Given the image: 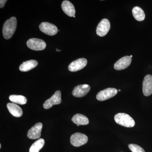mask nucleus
Wrapping results in <instances>:
<instances>
[{
  "instance_id": "obj_11",
  "label": "nucleus",
  "mask_w": 152,
  "mask_h": 152,
  "mask_svg": "<svg viewBox=\"0 0 152 152\" xmlns=\"http://www.w3.org/2000/svg\"><path fill=\"white\" fill-rule=\"evenodd\" d=\"M91 87L88 85H79L74 88L72 94L76 97H82L87 95Z\"/></svg>"
},
{
  "instance_id": "obj_3",
  "label": "nucleus",
  "mask_w": 152,
  "mask_h": 152,
  "mask_svg": "<svg viewBox=\"0 0 152 152\" xmlns=\"http://www.w3.org/2000/svg\"><path fill=\"white\" fill-rule=\"evenodd\" d=\"M88 137L84 134L76 133L73 134L70 138V143L74 146L78 147L87 143Z\"/></svg>"
},
{
  "instance_id": "obj_12",
  "label": "nucleus",
  "mask_w": 152,
  "mask_h": 152,
  "mask_svg": "<svg viewBox=\"0 0 152 152\" xmlns=\"http://www.w3.org/2000/svg\"><path fill=\"white\" fill-rule=\"evenodd\" d=\"M132 58L129 56L121 58L115 63L114 68L116 70H121L128 67L132 62Z\"/></svg>"
},
{
  "instance_id": "obj_13",
  "label": "nucleus",
  "mask_w": 152,
  "mask_h": 152,
  "mask_svg": "<svg viewBox=\"0 0 152 152\" xmlns=\"http://www.w3.org/2000/svg\"><path fill=\"white\" fill-rule=\"evenodd\" d=\"M142 91L144 96H148L152 94V76L147 75L144 79Z\"/></svg>"
},
{
  "instance_id": "obj_20",
  "label": "nucleus",
  "mask_w": 152,
  "mask_h": 152,
  "mask_svg": "<svg viewBox=\"0 0 152 152\" xmlns=\"http://www.w3.org/2000/svg\"><path fill=\"white\" fill-rule=\"evenodd\" d=\"M45 145L44 139H39L32 144L30 148L29 152H39Z\"/></svg>"
},
{
  "instance_id": "obj_27",
  "label": "nucleus",
  "mask_w": 152,
  "mask_h": 152,
  "mask_svg": "<svg viewBox=\"0 0 152 152\" xmlns=\"http://www.w3.org/2000/svg\"><path fill=\"white\" fill-rule=\"evenodd\" d=\"M73 17H74V18H75V16H74Z\"/></svg>"
},
{
  "instance_id": "obj_22",
  "label": "nucleus",
  "mask_w": 152,
  "mask_h": 152,
  "mask_svg": "<svg viewBox=\"0 0 152 152\" xmlns=\"http://www.w3.org/2000/svg\"><path fill=\"white\" fill-rule=\"evenodd\" d=\"M7 1V0H6V1L5 0H1V1H0V7H1V8H2L4 7Z\"/></svg>"
},
{
  "instance_id": "obj_5",
  "label": "nucleus",
  "mask_w": 152,
  "mask_h": 152,
  "mask_svg": "<svg viewBox=\"0 0 152 152\" xmlns=\"http://www.w3.org/2000/svg\"><path fill=\"white\" fill-rule=\"evenodd\" d=\"M118 92L116 89L107 88L100 91L96 95V99L99 101H105L115 96Z\"/></svg>"
},
{
  "instance_id": "obj_23",
  "label": "nucleus",
  "mask_w": 152,
  "mask_h": 152,
  "mask_svg": "<svg viewBox=\"0 0 152 152\" xmlns=\"http://www.w3.org/2000/svg\"><path fill=\"white\" fill-rule=\"evenodd\" d=\"M56 50L57 51H58V52L61 51V50H58V49H56Z\"/></svg>"
},
{
  "instance_id": "obj_14",
  "label": "nucleus",
  "mask_w": 152,
  "mask_h": 152,
  "mask_svg": "<svg viewBox=\"0 0 152 152\" xmlns=\"http://www.w3.org/2000/svg\"><path fill=\"white\" fill-rule=\"evenodd\" d=\"M62 9L64 12L69 17H74L75 14V7L69 1H64L61 5Z\"/></svg>"
},
{
  "instance_id": "obj_2",
  "label": "nucleus",
  "mask_w": 152,
  "mask_h": 152,
  "mask_svg": "<svg viewBox=\"0 0 152 152\" xmlns=\"http://www.w3.org/2000/svg\"><path fill=\"white\" fill-rule=\"evenodd\" d=\"M114 119L117 124L126 127H133L135 124L132 118L129 115L124 113H119L116 114Z\"/></svg>"
},
{
  "instance_id": "obj_24",
  "label": "nucleus",
  "mask_w": 152,
  "mask_h": 152,
  "mask_svg": "<svg viewBox=\"0 0 152 152\" xmlns=\"http://www.w3.org/2000/svg\"><path fill=\"white\" fill-rule=\"evenodd\" d=\"M1 148V145L0 144V148Z\"/></svg>"
},
{
  "instance_id": "obj_19",
  "label": "nucleus",
  "mask_w": 152,
  "mask_h": 152,
  "mask_svg": "<svg viewBox=\"0 0 152 152\" xmlns=\"http://www.w3.org/2000/svg\"><path fill=\"white\" fill-rule=\"evenodd\" d=\"M9 99L13 103L19 104H25L27 102V98L21 95H11L9 97Z\"/></svg>"
},
{
  "instance_id": "obj_4",
  "label": "nucleus",
  "mask_w": 152,
  "mask_h": 152,
  "mask_svg": "<svg viewBox=\"0 0 152 152\" xmlns=\"http://www.w3.org/2000/svg\"><path fill=\"white\" fill-rule=\"evenodd\" d=\"M29 48L36 51L42 50L45 49L46 44L45 41L37 38H31L27 42Z\"/></svg>"
},
{
  "instance_id": "obj_25",
  "label": "nucleus",
  "mask_w": 152,
  "mask_h": 152,
  "mask_svg": "<svg viewBox=\"0 0 152 152\" xmlns=\"http://www.w3.org/2000/svg\"><path fill=\"white\" fill-rule=\"evenodd\" d=\"M121 91V90L119 89V90H118V91Z\"/></svg>"
},
{
  "instance_id": "obj_17",
  "label": "nucleus",
  "mask_w": 152,
  "mask_h": 152,
  "mask_svg": "<svg viewBox=\"0 0 152 152\" xmlns=\"http://www.w3.org/2000/svg\"><path fill=\"white\" fill-rule=\"evenodd\" d=\"M72 121L77 126L88 125L89 123L88 118L84 115L81 114L75 115L72 118Z\"/></svg>"
},
{
  "instance_id": "obj_18",
  "label": "nucleus",
  "mask_w": 152,
  "mask_h": 152,
  "mask_svg": "<svg viewBox=\"0 0 152 152\" xmlns=\"http://www.w3.org/2000/svg\"><path fill=\"white\" fill-rule=\"evenodd\" d=\"M132 14L134 18L138 21H142L145 19L144 11L139 7H135L132 9Z\"/></svg>"
},
{
  "instance_id": "obj_10",
  "label": "nucleus",
  "mask_w": 152,
  "mask_h": 152,
  "mask_svg": "<svg viewBox=\"0 0 152 152\" xmlns=\"http://www.w3.org/2000/svg\"><path fill=\"white\" fill-rule=\"evenodd\" d=\"M43 125L41 123H38L31 128L28 132V138L32 140L39 139L40 137Z\"/></svg>"
},
{
  "instance_id": "obj_8",
  "label": "nucleus",
  "mask_w": 152,
  "mask_h": 152,
  "mask_svg": "<svg viewBox=\"0 0 152 152\" xmlns=\"http://www.w3.org/2000/svg\"><path fill=\"white\" fill-rule=\"evenodd\" d=\"M110 28V24L109 20L103 19L99 23L96 28V34L99 37H104L107 34Z\"/></svg>"
},
{
  "instance_id": "obj_21",
  "label": "nucleus",
  "mask_w": 152,
  "mask_h": 152,
  "mask_svg": "<svg viewBox=\"0 0 152 152\" xmlns=\"http://www.w3.org/2000/svg\"><path fill=\"white\" fill-rule=\"evenodd\" d=\"M128 147L132 152H145L142 148L136 144H129Z\"/></svg>"
},
{
  "instance_id": "obj_16",
  "label": "nucleus",
  "mask_w": 152,
  "mask_h": 152,
  "mask_svg": "<svg viewBox=\"0 0 152 152\" xmlns=\"http://www.w3.org/2000/svg\"><path fill=\"white\" fill-rule=\"evenodd\" d=\"M7 107L10 113L14 116L20 117L23 115V112L22 109L16 104L9 103L7 104Z\"/></svg>"
},
{
  "instance_id": "obj_15",
  "label": "nucleus",
  "mask_w": 152,
  "mask_h": 152,
  "mask_svg": "<svg viewBox=\"0 0 152 152\" xmlns=\"http://www.w3.org/2000/svg\"><path fill=\"white\" fill-rule=\"evenodd\" d=\"M38 62L36 60H31L24 62L20 66L19 69L21 72H26L32 69L37 66Z\"/></svg>"
},
{
  "instance_id": "obj_26",
  "label": "nucleus",
  "mask_w": 152,
  "mask_h": 152,
  "mask_svg": "<svg viewBox=\"0 0 152 152\" xmlns=\"http://www.w3.org/2000/svg\"><path fill=\"white\" fill-rule=\"evenodd\" d=\"M130 57L132 58V56H131Z\"/></svg>"
},
{
  "instance_id": "obj_7",
  "label": "nucleus",
  "mask_w": 152,
  "mask_h": 152,
  "mask_svg": "<svg viewBox=\"0 0 152 152\" xmlns=\"http://www.w3.org/2000/svg\"><path fill=\"white\" fill-rule=\"evenodd\" d=\"M61 94L60 91H57L51 97L47 100L43 104L45 109H49L54 105L60 104L61 102Z\"/></svg>"
},
{
  "instance_id": "obj_9",
  "label": "nucleus",
  "mask_w": 152,
  "mask_h": 152,
  "mask_svg": "<svg viewBox=\"0 0 152 152\" xmlns=\"http://www.w3.org/2000/svg\"><path fill=\"white\" fill-rule=\"evenodd\" d=\"M87 60L84 58L78 59L69 65L68 69L71 72H75L80 70L87 65Z\"/></svg>"
},
{
  "instance_id": "obj_1",
  "label": "nucleus",
  "mask_w": 152,
  "mask_h": 152,
  "mask_svg": "<svg viewBox=\"0 0 152 152\" xmlns=\"http://www.w3.org/2000/svg\"><path fill=\"white\" fill-rule=\"evenodd\" d=\"M17 26V20L15 17L7 20L3 27V34L6 39H9L12 37L15 31Z\"/></svg>"
},
{
  "instance_id": "obj_6",
  "label": "nucleus",
  "mask_w": 152,
  "mask_h": 152,
  "mask_svg": "<svg viewBox=\"0 0 152 152\" xmlns=\"http://www.w3.org/2000/svg\"><path fill=\"white\" fill-rule=\"evenodd\" d=\"M39 28L42 32L50 36L56 34L58 30L56 26L48 22H42L40 24Z\"/></svg>"
}]
</instances>
